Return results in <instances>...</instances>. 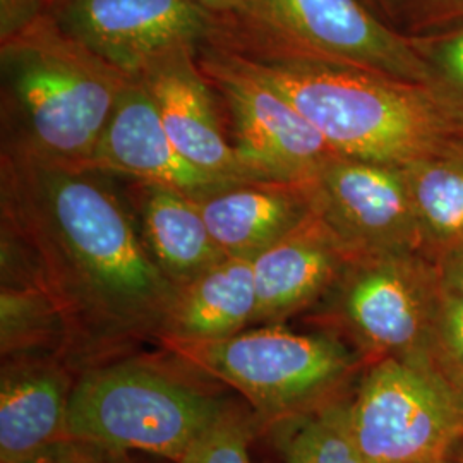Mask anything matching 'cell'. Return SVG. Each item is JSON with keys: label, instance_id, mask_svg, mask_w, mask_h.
<instances>
[{"label": "cell", "instance_id": "8fae6325", "mask_svg": "<svg viewBox=\"0 0 463 463\" xmlns=\"http://www.w3.org/2000/svg\"><path fill=\"white\" fill-rule=\"evenodd\" d=\"M311 187L316 212L352 254L422 252L403 166L335 155Z\"/></svg>", "mask_w": 463, "mask_h": 463}, {"label": "cell", "instance_id": "4316f807", "mask_svg": "<svg viewBox=\"0 0 463 463\" xmlns=\"http://www.w3.org/2000/svg\"><path fill=\"white\" fill-rule=\"evenodd\" d=\"M105 455L107 448L71 438H61L21 460V463H103Z\"/></svg>", "mask_w": 463, "mask_h": 463}, {"label": "cell", "instance_id": "5bb4252c", "mask_svg": "<svg viewBox=\"0 0 463 463\" xmlns=\"http://www.w3.org/2000/svg\"><path fill=\"white\" fill-rule=\"evenodd\" d=\"M350 256V249L315 210L252 258L258 296L254 326L281 325L309 313L326 296Z\"/></svg>", "mask_w": 463, "mask_h": 463}, {"label": "cell", "instance_id": "30bf717a", "mask_svg": "<svg viewBox=\"0 0 463 463\" xmlns=\"http://www.w3.org/2000/svg\"><path fill=\"white\" fill-rule=\"evenodd\" d=\"M47 14L131 78L168 50L198 49L218 28V17L191 0H50Z\"/></svg>", "mask_w": 463, "mask_h": 463}, {"label": "cell", "instance_id": "9a60e30c", "mask_svg": "<svg viewBox=\"0 0 463 463\" xmlns=\"http://www.w3.org/2000/svg\"><path fill=\"white\" fill-rule=\"evenodd\" d=\"M72 367L61 354L2 357L0 458L21 462L64 438Z\"/></svg>", "mask_w": 463, "mask_h": 463}, {"label": "cell", "instance_id": "1f68e13d", "mask_svg": "<svg viewBox=\"0 0 463 463\" xmlns=\"http://www.w3.org/2000/svg\"><path fill=\"white\" fill-rule=\"evenodd\" d=\"M453 390H455V393L458 395V398H460V402H462V407H463V378L462 380L457 381L453 386H451Z\"/></svg>", "mask_w": 463, "mask_h": 463}, {"label": "cell", "instance_id": "d6a6232c", "mask_svg": "<svg viewBox=\"0 0 463 463\" xmlns=\"http://www.w3.org/2000/svg\"><path fill=\"white\" fill-rule=\"evenodd\" d=\"M0 463H21V462H17V460H4V458H0Z\"/></svg>", "mask_w": 463, "mask_h": 463}, {"label": "cell", "instance_id": "e0dca14e", "mask_svg": "<svg viewBox=\"0 0 463 463\" xmlns=\"http://www.w3.org/2000/svg\"><path fill=\"white\" fill-rule=\"evenodd\" d=\"M124 181L143 244L177 288L227 258L204 222L198 199L162 184Z\"/></svg>", "mask_w": 463, "mask_h": 463}, {"label": "cell", "instance_id": "8992f818", "mask_svg": "<svg viewBox=\"0 0 463 463\" xmlns=\"http://www.w3.org/2000/svg\"><path fill=\"white\" fill-rule=\"evenodd\" d=\"M441 296L438 269L424 252L352 254L309 313L317 330L344 340L365 365L383 359L430 364V325Z\"/></svg>", "mask_w": 463, "mask_h": 463}, {"label": "cell", "instance_id": "836d02e7", "mask_svg": "<svg viewBox=\"0 0 463 463\" xmlns=\"http://www.w3.org/2000/svg\"><path fill=\"white\" fill-rule=\"evenodd\" d=\"M430 463H451V460H449V462H430Z\"/></svg>", "mask_w": 463, "mask_h": 463}, {"label": "cell", "instance_id": "52a82bcc", "mask_svg": "<svg viewBox=\"0 0 463 463\" xmlns=\"http://www.w3.org/2000/svg\"><path fill=\"white\" fill-rule=\"evenodd\" d=\"M350 426L367 463L449 462L463 443V407L428 363L365 365L350 397Z\"/></svg>", "mask_w": 463, "mask_h": 463}, {"label": "cell", "instance_id": "9c48e42d", "mask_svg": "<svg viewBox=\"0 0 463 463\" xmlns=\"http://www.w3.org/2000/svg\"><path fill=\"white\" fill-rule=\"evenodd\" d=\"M198 64L231 122L232 146L261 181L311 183L331 156L328 141L275 90L213 43L198 47Z\"/></svg>", "mask_w": 463, "mask_h": 463}, {"label": "cell", "instance_id": "3957f363", "mask_svg": "<svg viewBox=\"0 0 463 463\" xmlns=\"http://www.w3.org/2000/svg\"><path fill=\"white\" fill-rule=\"evenodd\" d=\"M129 80L42 17L0 43L2 149L88 165Z\"/></svg>", "mask_w": 463, "mask_h": 463}, {"label": "cell", "instance_id": "f546056e", "mask_svg": "<svg viewBox=\"0 0 463 463\" xmlns=\"http://www.w3.org/2000/svg\"><path fill=\"white\" fill-rule=\"evenodd\" d=\"M103 463H174L160 457H153L148 453L139 451H118V449H107L105 462Z\"/></svg>", "mask_w": 463, "mask_h": 463}, {"label": "cell", "instance_id": "44dd1931", "mask_svg": "<svg viewBox=\"0 0 463 463\" xmlns=\"http://www.w3.org/2000/svg\"><path fill=\"white\" fill-rule=\"evenodd\" d=\"M352 390L311 412L268 428L275 436L283 462L367 463L355 445L350 426Z\"/></svg>", "mask_w": 463, "mask_h": 463}, {"label": "cell", "instance_id": "5b68a950", "mask_svg": "<svg viewBox=\"0 0 463 463\" xmlns=\"http://www.w3.org/2000/svg\"><path fill=\"white\" fill-rule=\"evenodd\" d=\"M160 345L241 393L263 428L345 395L365 367L338 336L321 330L296 333L283 325H260L206 342L164 340Z\"/></svg>", "mask_w": 463, "mask_h": 463}, {"label": "cell", "instance_id": "ac0fdd59", "mask_svg": "<svg viewBox=\"0 0 463 463\" xmlns=\"http://www.w3.org/2000/svg\"><path fill=\"white\" fill-rule=\"evenodd\" d=\"M256 313L252 260L227 256L177 288L158 344L227 338L254 326Z\"/></svg>", "mask_w": 463, "mask_h": 463}, {"label": "cell", "instance_id": "6da1fadb", "mask_svg": "<svg viewBox=\"0 0 463 463\" xmlns=\"http://www.w3.org/2000/svg\"><path fill=\"white\" fill-rule=\"evenodd\" d=\"M116 185V177L91 166L0 153V223L32 250L66 317L74 365L158 342L177 296Z\"/></svg>", "mask_w": 463, "mask_h": 463}, {"label": "cell", "instance_id": "d4e9b609", "mask_svg": "<svg viewBox=\"0 0 463 463\" xmlns=\"http://www.w3.org/2000/svg\"><path fill=\"white\" fill-rule=\"evenodd\" d=\"M460 23L463 0H392V24L403 33H430Z\"/></svg>", "mask_w": 463, "mask_h": 463}, {"label": "cell", "instance_id": "603a6c76", "mask_svg": "<svg viewBox=\"0 0 463 463\" xmlns=\"http://www.w3.org/2000/svg\"><path fill=\"white\" fill-rule=\"evenodd\" d=\"M263 428L252 409L229 402L222 414L185 449L179 463H252L250 441Z\"/></svg>", "mask_w": 463, "mask_h": 463}, {"label": "cell", "instance_id": "f1b7e54d", "mask_svg": "<svg viewBox=\"0 0 463 463\" xmlns=\"http://www.w3.org/2000/svg\"><path fill=\"white\" fill-rule=\"evenodd\" d=\"M212 16L225 17L237 13L246 0H191Z\"/></svg>", "mask_w": 463, "mask_h": 463}, {"label": "cell", "instance_id": "7a4b0ae2", "mask_svg": "<svg viewBox=\"0 0 463 463\" xmlns=\"http://www.w3.org/2000/svg\"><path fill=\"white\" fill-rule=\"evenodd\" d=\"M206 43L279 90L338 155L405 166L463 137L422 84L287 49L222 17Z\"/></svg>", "mask_w": 463, "mask_h": 463}, {"label": "cell", "instance_id": "277c9868", "mask_svg": "<svg viewBox=\"0 0 463 463\" xmlns=\"http://www.w3.org/2000/svg\"><path fill=\"white\" fill-rule=\"evenodd\" d=\"M231 400L148 357H122L78 374L64 438L179 463Z\"/></svg>", "mask_w": 463, "mask_h": 463}, {"label": "cell", "instance_id": "ffe728a7", "mask_svg": "<svg viewBox=\"0 0 463 463\" xmlns=\"http://www.w3.org/2000/svg\"><path fill=\"white\" fill-rule=\"evenodd\" d=\"M0 352L61 354L71 361L66 317L43 281H0Z\"/></svg>", "mask_w": 463, "mask_h": 463}, {"label": "cell", "instance_id": "ba28073f", "mask_svg": "<svg viewBox=\"0 0 463 463\" xmlns=\"http://www.w3.org/2000/svg\"><path fill=\"white\" fill-rule=\"evenodd\" d=\"M237 26L316 57L428 84L411 36L378 16L364 0H246L231 16Z\"/></svg>", "mask_w": 463, "mask_h": 463}, {"label": "cell", "instance_id": "4dcf8cb0", "mask_svg": "<svg viewBox=\"0 0 463 463\" xmlns=\"http://www.w3.org/2000/svg\"><path fill=\"white\" fill-rule=\"evenodd\" d=\"M367 7H371L378 16L392 24V0H364Z\"/></svg>", "mask_w": 463, "mask_h": 463}, {"label": "cell", "instance_id": "83f0119b", "mask_svg": "<svg viewBox=\"0 0 463 463\" xmlns=\"http://www.w3.org/2000/svg\"><path fill=\"white\" fill-rule=\"evenodd\" d=\"M441 290L455 298H463V239L441 250L434 260Z\"/></svg>", "mask_w": 463, "mask_h": 463}, {"label": "cell", "instance_id": "d6986e66", "mask_svg": "<svg viewBox=\"0 0 463 463\" xmlns=\"http://www.w3.org/2000/svg\"><path fill=\"white\" fill-rule=\"evenodd\" d=\"M422 237L434 260L463 239V137L403 166Z\"/></svg>", "mask_w": 463, "mask_h": 463}, {"label": "cell", "instance_id": "7c38bea8", "mask_svg": "<svg viewBox=\"0 0 463 463\" xmlns=\"http://www.w3.org/2000/svg\"><path fill=\"white\" fill-rule=\"evenodd\" d=\"M196 53V47L168 50L136 78L148 88L166 134L187 162L223 183L261 181L232 146Z\"/></svg>", "mask_w": 463, "mask_h": 463}, {"label": "cell", "instance_id": "2e32d148", "mask_svg": "<svg viewBox=\"0 0 463 463\" xmlns=\"http://www.w3.org/2000/svg\"><path fill=\"white\" fill-rule=\"evenodd\" d=\"M216 244L227 256L254 258L316 210L311 183L244 181L198 199Z\"/></svg>", "mask_w": 463, "mask_h": 463}, {"label": "cell", "instance_id": "4fadbf2b", "mask_svg": "<svg viewBox=\"0 0 463 463\" xmlns=\"http://www.w3.org/2000/svg\"><path fill=\"white\" fill-rule=\"evenodd\" d=\"M86 166L116 179L168 185L194 199L233 184L201 172L184 158L139 78H131L126 84Z\"/></svg>", "mask_w": 463, "mask_h": 463}, {"label": "cell", "instance_id": "484cf974", "mask_svg": "<svg viewBox=\"0 0 463 463\" xmlns=\"http://www.w3.org/2000/svg\"><path fill=\"white\" fill-rule=\"evenodd\" d=\"M50 0H0V43L36 24L49 13Z\"/></svg>", "mask_w": 463, "mask_h": 463}, {"label": "cell", "instance_id": "cb8c5ba5", "mask_svg": "<svg viewBox=\"0 0 463 463\" xmlns=\"http://www.w3.org/2000/svg\"><path fill=\"white\" fill-rule=\"evenodd\" d=\"M430 364L449 386L463 378V298H439L428 342Z\"/></svg>", "mask_w": 463, "mask_h": 463}, {"label": "cell", "instance_id": "7402d4cb", "mask_svg": "<svg viewBox=\"0 0 463 463\" xmlns=\"http://www.w3.org/2000/svg\"><path fill=\"white\" fill-rule=\"evenodd\" d=\"M409 36L428 71L426 88L463 126V23Z\"/></svg>", "mask_w": 463, "mask_h": 463}]
</instances>
